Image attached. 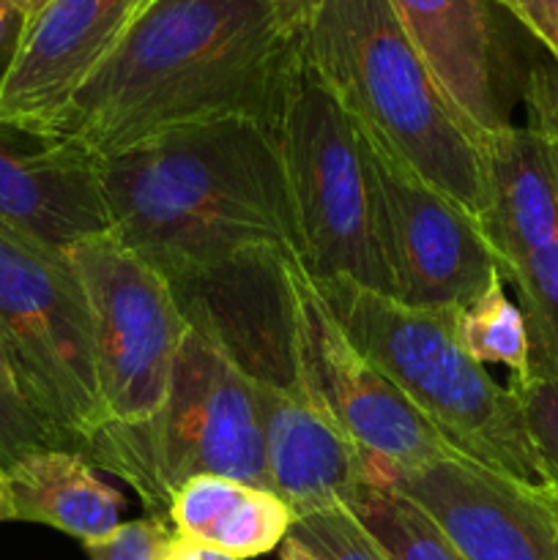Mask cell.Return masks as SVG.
I'll return each mask as SVG.
<instances>
[{
	"mask_svg": "<svg viewBox=\"0 0 558 560\" xmlns=\"http://www.w3.org/2000/svg\"><path fill=\"white\" fill-rule=\"evenodd\" d=\"M345 509L359 520L388 560H465L441 525L386 481L361 485Z\"/></svg>",
	"mask_w": 558,
	"mask_h": 560,
	"instance_id": "cell-19",
	"label": "cell"
},
{
	"mask_svg": "<svg viewBox=\"0 0 558 560\" xmlns=\"http://www.w3.org/2000/svg\"><path fill=\"white\" fill-rule=\"evenodd\" d=\"M288 536L315 560H388L377 541L345 506L299 517Z\"/></svg>",
	"mask_w": 558,
	"mask_h": 560,
	"instance_id": "cell-24",
	"label": "cell"
},
{
	"mask_svg": "<svg viewBox=\"0 0 558 560\" xmlns=\"http://www.w3.org/2000/svg\"><path fill=\"white\" fill-rule=\"evenodd\" d=\"M82 457L124 479L148 514L162 520L173 492L202 474L268 490L249 372L213 334L191 323L156 416L137 427L104 424Z\"/></svg>",
	"mask_w": 558,
	"mask_h": 560,
	"instance_id": "cell-5",
	"label": "cell"
},
{
	"mask_svg": "<svg viewBox=\"0 0 558 560\" xmlns=\"http://www.w3.org/2000/svg\"><path fill=\"white\" fill-rule=\"evenodd\" d=\"M148 3H151V0H140V9H146ZM137 14H140V11H137ZM137 14H135V16H137Z\"/></svg>",
	"mask_w": 558,
	"mask_h": 560,
	"instance_id": "cell-34",
	"label": "cell"
},
{
	"mask_svg": "<svg viewBox=\"0 0 558 560\" xmlns=\"http://www.w3.org/2000/svg\"><path fill=\"white\" fill-rule=\"evenodd\" d=\"M274 3L279 5V9L284 11V16H288L293 25L304 27L306 20H310V14L315 11L317 0H274Z\"/></svg>",
	"mask_w": 558,
	"mask_h": 560,
	"instance_id": "cell-30",
	"label": "cell"
},
{
	"mask_svg": "<svg viewBox=\"0 0 558 560\" xmlns=\"http://www.w3.org/2000/svg\"><path fill=\"white\" fill-rule=\"evenodd\" d=\"M0 224L63 255L113 233L98 159L58 129L0 120Z\"/></svg>",
	"mask_w": 558,
	"mask_h": 560,
	"instance_id": "cell-12",
	"label": "cell"
},
{
	"mask_svg": "<svg viewBox=\"0 0 558 560\" xmlns=\"http://www.w3.org/2000/svg\"><path fill=\"white\" fill-rule=\"evenodd\" d=\"M525 104V129L558 140V66L536 63L520 85Z\"/></svg>",
	"mask_w": 558,
	"mask_h": 560,
	"instance_id": "cell-26",
	"label": "cell"
},
{
	"mask_svg": "<svg viewBox=\"0 0 558 560\" xmlns=\"http://www.w3.org/2000/svg\"><path fill=\"white\" fill-rule=\"evenodd\" d=\"M38 448H69L22 388L0 345V468H9Z\"/></svg>",
	"mask_w": 558,
	"mask_h": 560,
	"instance_id": "cell-22",
	"label": "cell"
},
{
	"mask_svg": "<svg viewBox=\"0 0 558 560\" xmlns=\"http://www.w3.org/2000/svg\"><path fill=\"white\" fill-rule=\"evenodd\" d=\"M295 375L367 457V481L386 470L454 457L435 427L356 348L301 257H282Z\"/></svg>",
	"mask_w": 558,
	"mask_h": 560,
	"instance_id": "cell-9",
	"label": "cell"
},
{
	"mask_svg": "<svg viewBox=\"0 0 558 560\" xmlns=\"http://www.w3.org/2000/svg\"><path fill=\"white\" fill-rule=\"evenodd\" d=\"M512 284L531 339V372L558 375V235L498 266Z\"/></svg>",
	"mask_w": 558,
	"mask_h": 560,
	"instance_id": "cell-21",
	"label": "cell"
},
{
	"mask_svg": "<svg viewBox=\"0 0 558 560\" xmlns=\"http://www.w3.org/2000/svg\"><path fill=\"white\" fill-rule=\"evenodd\" d=\"M299 228L301 262L317 282L348 279L392 295L359 120L306 58H290L271 109Z\"/></svg>",
	"mask_w": 558,
	"mask_h": 560,
	"instance_id": "cell-6",
	"label": "cell"
},
{
	"mask_svg": "<svg viewBox=\"0 0 558 560\" xmlns=\"http://www.w3.org/2000/svg\"><path fill=\"white\" fill-rule=\"evenodd\" d=\"M279 560H315L310 556V552L304 550V547L299 545V541L295 539H284L282 545H279Z\"/></svg>",
	"mask_w": 558,
	"mask_h": 560,
	"instance_id": "cell-31",
	"label": "cell"
},
{
	"mask_svg": "<svg viewBox=\"0 0 558 560\" xmlns=\"http://www.w3.org/2000/svg\"><path fill=\"white\" fill-rule=\"evenodd\" d=\"M301 44L350 115L481 224L490 208L485 137L435 80L392 0H317Z\"/></svg>",
	"mask_w": 558,
	"mask_h": 560,
	"instance_id": "cell-3",
	"label": "cell"
},
{
	"mask_svg": "<svg viewBox=\"0 0 558 560\" xmlns=\"http://www.w3.org/2000/svg\"><path fill=\"white\" fill-rule=\"evenodd\" d=\"M487 164L481 230L498 268L558 235V140L512 126L487 142Z\"/></svg>",
	"mask_w": 558,
	"mask_h": 560,
	"instance_id": "cell-16",
	"label": "cell"
},
{
	"mask_svg": "<svg viewBox=\"0 0 558 560\" xmlns=\"http://www.w3.org/2000/svg\"><path fill=\"white\" fill-rule=\"evenodd\" d=\"M167 523L175 534L246 560L277 550L288 539L295 517L277 492L202 474L173 492Z\"/></svg>",
	"mask_w": 558,
	"mask_h": 560,
	"instance_id": "cell-18",
	"label": "cell"
},
{
	"mask_svg": "<svg viewBox=\"0 0 558 560\" xmlns=\"http://www.w3.org/2000/svg\"><path fill=\"white\" fill-rule=\"evenodd\" d=\"M11 3H14V5H16V9H20V11H22V14H25V16H31V14H33V11H36V9H38V5H42V3H44V0H11Z\"/></svg>",
	"mask_w": 558,
	"mask_h": 560,
	"instance_id": "cell-33",
	"label": "cell"
},
{
	"mask_svg": "<svg viewBox=\"0 0 558 560\" xmlns=\"http://www.w3.org/2000/svg\"><path fill=\"white\" fill-rule=\"evenodd\" d=\"M252 377V375H249ZM263 427L268 490L290 506L293 517L345 506L367 485V457L326 413L304 383L252 377Z\"/></svg>",
	"mask_w": 558,
	"mask_h": 560,
	"instance_id": "cell-14",
	"label": "cell"
},
{
	"mask_svg": "<svg viewBox=\"0 0 558 560\" xmlns=\"http://www.w3.org/2000/svg\"><path fill=\"white\" fill-rule=\"evenodd\" d=\"M170 528L162 517H140L131 523H120L109 536L96 541H88V560H162L167 547Z\"/></svg>",
	"mask_w": 558,
	"mask_h": 560,
	"instance_id": "cell-25",
	"label": "cell"
},
{
	"mask_svg": "<svg viewBox=\"0 0 558 560\" xmlns=\"http://www.w3.org/2000/svg\"><path fill=\"white\" fill-rule=\"evenodd\" d=\"M0 523H11V498L9 481H5V468H0Z\"/></svg>",
	"mask_w": 558,
	"mask_h": 560,
	"instance_id": "cell-32",
	"label": "cell"
},
{
	"mask_svg": "<svg viewBox=\"0 0 558 560\" xmlns=\"http://www.w3.org/2000/svg\"><path fill=\"white\" fill-rule=\"evenodd\" d=\"M113 235L178 290L252 255L301 257L271 124L191 120L98 159Z\"/></svg>",
	"mask_w": 558,
	"mask_h": 560,
	"instance_id": "cell-1",
	"label": "cell"
},
{
	"mask_svg": "<svg viewBox=\"0 0 558 560\" xmlns=\"http://www.w3.org/2000/svg\"><path fill=\"white\" fill-rule=\"evenodd\" d=\"M425 63L485 142L512 129V60L492 0H392Z\"/></svg>",
	"mask_w": 558,
	"mask_h": 560,
	"instance_id": "cell-15",
	"label": "cell"
},
{
	"mask_svg": "<svg viewBox=\"0 0 558 560\" xmlns=\"http://www.w3.org/2000/svg\"><path fill=\"white\" fill-rule=\"evenodd\" d=\"M350 342L465 457L542 485L520 405L460 339L457 310H419L348 279L317 282Z\"/></svg>",
	"mask_w": 558,
	"mask_h": 560,
	"instance_id": "cell-4",
	"label": "cell"
},
{
	"mask_svg": "<svg viewBox=\"0 0 558 560\" xmlns=\"http://www.w3.org/2000/svg\"><path fill=\"white\" fill-rule=\"evenodd\" d=\"M492 3L512 14L558 66V0H492Z\"/></svg>",
	"mask_w": 558,
	"mask_h": 560,
	"instance_id": "cell-27",
	"label": "cell"
},
{
	"mask_svg": "<svg viewBox=\"0 0 558 560\" xmlns=\"http://www.w3.org/2000/svg\"><path fill=\"white\" fill-rule=\"evenodd\" d=\"M0 345L71 452L104 427L93 323L69 255L0 224Z\"/></svg>",
	"mask_w": 558,
	"mask_h": 560,
	"instance_id": "cell-7",
	"label": "cell"
},
{
	"mask_svg": "<svg viewBox=\"0 0 558 560\" xmlns=\"http://www.w3.org/2000/svg\"><path fill=\"white\" fill-rule=\"evenodd\" d=\"M11 523H36L74 536L82 545L120 525L124 495L98 479L96 468L71 448H38L5 468Z\"/></svg>",
	"mask_w": 558,
	"mask_h": 560,
	"instance_id": "cell-17",
	"label": "cell"
},
{
	"mask_svg": "<svg viewBox=\"0 0 558 560\" xmlns=\"http://www.w3.org/2000/svg\"><path fill=\"white\" fill-rule=\"evenodd\" d=\"M25 25L27 16L11 0H0V80H3L16 49H20Z\"/></svg>",
	"mask_w": 558,
	"mask_h": 560,
	"instance_id": "cell-28",
	"label": "cell"
},
{
	"mask_svg": "<svg viewBox=\"0 0 558 560\" xmlns=\"http://www.w3.org/2000/svg\"><path fill=\"white\" fill-rule=\"evenodd\" d=\"M299 42L274 0H151L49 129L104 159L191 120H271Z\"/></svg>",
	"mask_w": 558,
	"mask_h": 560,
	"instance_id": "cell-2",
	"label": "cell"
},
{
	"mask_svg": "<svg viewBox=\"0 0 558 560\" xmlns=\"http://www.w3.org/2000/svg\"><path fill=\"white\" fill-rule=\"evenodd\" d=\"M359 129L392 299L419 310H463L498 271L479 219Z\"/></svg>",
	"mask_w": 558,
	"mask_h": 560,
	"instance_id": "cell-10",
	"label": "cell"
},
{
	"mask_svg": "<svg viewBox=\"0 0 558 560\" xmlns=\"http://www.w3.org/2000/svg\"><path fill=\"white\" fill-rule=\"evenodd\" d=\"M162 560H239L228 552L217 550V547L206 545V541H197L189 539L184 534H170L167 547H164V556Z\"/></svg>",
	"mask_w": 558,
	"mask_h": 560,
	"instance_id": "cell-29",
	"label": "cell"
},
{
	"mask_svg": "<svg viewBox=\"0 0 558 560\" xmlns=\"http://www.w3.org/2000/svg\"><path fill=\"white\" fill-rule=\"evenodd\" d=\"M137 11L140 0H44L0 80V120L53 124Z\"/></svg>",
	"mask_w": 558,
	"mask_h": 560,
	"instance_id": "cell-13",
	"label": "cell"
},
{
	"mask_svg": "<svg viewBox=\"0 0 558 560\" xmlns=\"http://www.w3.org/2000/svg\"><path fill=\"white\" fill-rule=\"evenodd\" d=\"M509 388L520 405L542 485L558 495V375L531 372L525 381H509Z\"/></svg>",
	"mask_w": 558,
	"mask_h": 560,
	"instance_id": "cell-23",
	"label": "cell"
},
{
	"mask_svg": "<svg viewBox=\"0 0 558 560\" xmlns=\"http://www.w3.org/2000/svg\"><path fill=\"white\" fill-rule=\"evenodd\" d=\"M370 481L419 503L465 560H558V495L547 487L509 479L465 454Z\"/></svg>",
	"mask_w": 558,
	"mask_h": 560,
	"instance_id": "cell-11",
	"label": "cell"
},
{
	"mask_svg": "<svg viewBox=\"0 0 558 560\" xmlns=\"http://www.w3.org/2000/svg\"><path fill=\"white\" fill-rule=\"evenodd\" d=\"M460 339L479 364H501L512 383L531 375V339L520 306L509 299L501 273H492L487 288L457 310Z\"/></svg>",
	"mask_w": 558,
	"mask_h": 560,
	"instance_id": "cell-20",
	"label": "cell"
},
{
	"mask_svg": "<svg viewBox=\"0 0 558 560\" xmlns=\"http://www.w3.org/2000/svg\"><path fill=\"white\" fill-rule=\"evenodd\" d=\"M69 260L91 310L104 424H146L167 397L189 331L175 290L113 233L80 241Z\"/></svg>",
	"mask_w": 558,
	"mask_h": 560,
	"instance_id": "cell-8",
	"label": "cell"
}]
</instances>
